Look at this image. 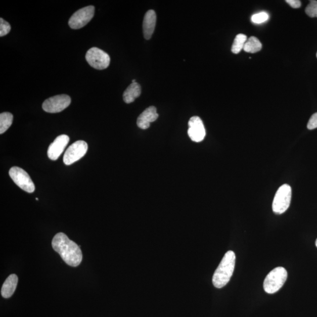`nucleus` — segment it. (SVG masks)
<instances>
[{
	"instance_id": "7ed1b4c3",
	"label": "nucleus",
	"mask_w": 317,
	"mask_h": 317,
	"mask_svg": "<svg viewBox=\"0 0 317 317\" xmlns=\"http://www.w3.org/2000/svg\"><path fill=\"white\" fill-rule=\"evenodd\" d=\"M287 271L282 267H276L269 273L264 280L263 287L266 293L275 294L281 289L287 279Z\"/></svg>"
},
{
	"instance_id": "f03ea898",
	"label": "nucleus",
	"mask_w": 317,
	"mask_h": 317,
	"mask_svg": "<svg viewBox=\"0 0 317 317\" xmlns=\"http://www.w3.org/2000/svg\"><path fill=\"white\" fill-rule=\"evenodd\" d=\"M235 263V253L228 251L214 273L212 282L215 287L221 289L227 285L234 272Z\"/></svg>"
},
{
	"instance_id": "f8f14e48",
	"label": "nucleus",
	"mask_w": 317,
	"mask_h": 317,
	"mask_svg": "<svg viewBox=\"0 0 317 317\" xmlns=\"http://www.w3.org/2000/svg\"><path fill=\"white\" fill-rule=\"evenodd\" d=\"M159 117L156 108L154 106L149 107L142 113L137 119V125L142 129H147L151 123L154 122Z\"/></svg>"
},
{
	"instance_id": "a878e982",
	"label": "nucleus",
	"mask_w": 317,
	"mask_h": 317,
	"mask_svg": "<svg viewBox=\"0 0 317 317\" xmlns=\"http://www.w3.org/2000/svg\"><path fill=\"white\" fill-rule=\"evenodd\" d=\"M316 57H317V53H316Z\"/></svg>"
},
{
	"instance_id": "aec40b11",
	"label": "nucleus",
	"mask_w": 317,
	"mask_h": 317,
	"mask_svg": "<svg viewBox=\"0 0 317 317\" xmlns=\"http://www.w3.org/2000/svg\"><path fill=\"white\" fill-rule=\"evenodd\" d=\"M305 13L311 18L317 17V1L312 0L306 7Z\"/></svg>"
},
{
	"instance_id": "6ab92c4d",
	"label": "nucleus",
	"mask_w": 317,
	"mask_h": 317,
	"mask_svg": "<svg viewBox=\"0 0 317 317\" xmlns=\"http://www.w3.org/2000/svg\"><path fill=\"white\" fill-rule=\"evenodd\" d=\"M269 19L268 14L265 12H261L254 14L251 17V21L254 24H260L268 21Z\"/></svg>"
},
{
	"instance_id": "9b49d317",
	"label": "nucleus",
	"mask_w": 317,
	"mask_h": 317,
	"mask_svg": "<svg viewBox=\"0 0 317 317\" xmlns=\"http://www.w3.org/2000/svg\"><path fill=\"white\" fill-rule=\"evenodd\" d=\"M70 141V138L66 134H61L50 145L48 149V156L50 159L56 160L67 147Z\"/></svg>"
},
{
	"instance_id": "4be33fe9",
	"label": "nucleus",
	"mask_w": 317,
	"mask_h": 317,
	"mask_svg": "<svg viewBox=\"0 0 317 317\" xmlns=\"http://www.w3.org/2000/svg\"><path fill=\"white\" fill-rule=\"evenodd\" d=\"M307 128L312 130L317 128V112L311 116L307 124Z\"/></svg>"
},
{
	"instance_id": "1a4fd4ad",
	"label": "nucleus",
	"mask_w": 317,
	"mask_h": 317,
	"mask_svg": "<svg viewBox=\"0 0 317 317\" xmlns=\"http://www.w3.org/2000/svg\"><path fill=\"white\" fill-rule=\"evenodd\" d=\"M71 98L67 95H59L47 99L42 104L43 111L49 113H58L64 110L70 106Z\"/></svg>"
},
{
	"instance_id": "dca6fc26",
	"label": "nucleus",
	"mask_w": 317,
	"mask_h": 317,
	"mask_svg": "<svg viewBox=\"0 0 317 317\" xmlns=\"http://www.w3.org/2000/svg\"><path fill=\"white\" fill-rule=\"evenodd\" d=\"M261 49L262 44L259 40L255 36H251L247 40L243 50L247 53H256L260 52Z\"/></svg>"
},
{
	"instance_id": "f257e3e1",
	"label": "nucleus",
	"mask_w": 317,
	"mask_h": 317,
	"mask_svg": "<svg viewBox=\"0 0 317 317\" xmlns=\"http://www.w3.org/2000/svg\"><path fill=\"white\" fill-rule=\"evenodd\" d=\"M52 246L68 265L76 267L81 263L82 253L79 246L64 233H59L54 236Z\"/></svg>"
},
{
	"instance_id": "a211bd4d",
	"label": "nucleus",
	"mask_w": 317,
	"mask_h": 317,
	"mask_svg": "<svg viewBox=\"0 0 317 317\" xmlns=\"http://www.w3.org/2000/svg\"><path fill=\"white\" fill-rule=\"evenodd\" d=\"M247 41V36L240 34L237 35L233 42L232 47V52L233 54H239L244 49V46Z\"/></svg>"
},
{
	"instance_id": "4468645a",
	"label": "nucleus",
	"mask_w": 317,
	"mask_h": 317,
	"mask_svg": "<svg viewBox=\"0 0 317 317\" xmlns=\"http://www.w3.org/2000/svg\"><path fill=\"white\" fill-rule=\"evenodd\" d=\"M18 283V277L16 275H10L4 283L2 289V295L4 298H9L15 292Z\"/></svg>"
},
{
	"instance_id": "423d86ee",
	"label": "nucleus",
	"mask_w": 317,
	"mask_h": 317,
	"mask_svg": "<svg viewBox=\"0 0 317 317\" xmlns=\"http://www.w3.org/2000/svg\"><path fill=\"white\" fill-rule=\"evenodd\" d=\"M9 175L18 187L28 193H33L35 185L27 172L19 167H12L9 171Z\"/></svg>"
},
{
	"instance_id": "20e7f679",
	"label": "nucleus",
	"mask_w": 317,
	"mask_h": 317,
	"mask_svg": "<svg viewBox=\"0 0 317 317\" xmlns=\"http://www.w3.org/2000/svg\"><path fill=\"white\" fill-rule=\"evenodd\" d=\"M292 191L290 185L284 184L277 191L273 202L274 213L281 214L285 212L290 207Z\"/></svg>"
},
{
	"instance_id": "f3484780",
	"label": "nucleus",
	"mask_w": 317,
	"mask_h": 317,
	"mask_svg": "<svg viewBox=\"0 0 317 317\" xmlns=\"http://www.w3.org/2000/svg\"><path fill=\"white\" fill-rule=\"evenodd\" d=\"M13 115L10 112H3L0 115V133L3 134L12 125Z\"/></svg>"
},
{
	"instance_id": "6e6552de",
	"label": "nucleus",
	"mask_w": 317,
	"mask_h": 317,
	"mask_svg": "<svg viewBox=\"0 0 317 317\" xmlns=\"http://www.w3.org/2000/svg\"><path fill=\"white\" fill-rule=\"evenodd\" d=\"M94 14L95 7L94 6L83 7L73 14L69 20V25L74 30L81 28L85 26L93 19Z\"/></svg>"
},
{
	"instance_id": "ddd939ff",
	"label": "nucleus",
	"mask_w": 317,
	"mask_h": 317,
	"mask_svg": "<svg viewBox=\"0 0 317 317\" xmlns=\"http://www.w3.org/2000/svg\"><path fill=\"white\" fill-rule=\"evenodd\" d=\"M156 23V14L154 10H149L145 14L143 23V32L145 39H149L154 34Z\"/></svg>"
},
{
	"instance_id": "39448f33",
	"label": "nucleus",
	"mask_w": 317,
	"mask_h": 317,
	"mask_svg": "<svg viewBox=\"0 0 317 317\" xmlns=\"http://www.w3.org/2000/svg\"><path fill=\"white\" fill-rule=\"evenodd\" d=\"M85 58L90 66L97 70H105L110 64L111 58L109 55L97 47L89 49Z\"/></svg>"
},
{
	"instance_id": "393cba45",
	"label": "nucleus",
	"mask_w": 317,
	"mask_h": 317,
	"mask_svg": "<svg viewBox=\"0 0 317 317\" xmlns=\"http://www.w3.org/2000/svg\"><path fill=\"white\" fill-rule=\"evenodd\" d=\"M315 245L317 247V239L316 240V242H315Z\"/></svg>"
},
{
	"instance_id": "b1692460",
	"label": "nucleus",
	"mask_w": 317,
	"mask_h": 317,
	"mask_svg": "<svg viewBox=\"0 0 317 317\" xmlns=\"http://www.w3.org/2000/svg\"><path fill=\"white\" fill-rule=\"evenodd\" d=\"M137 82L136 79L132 80V83Z\"/></svg>"
},
{
	"instance_id": "412c9836",
	"label": "nucleus",
	"mask_w": 317,
	"mask_h": 317,
	"mask_svg": "<svg viewBox=\"0 0 317 317\" xmlns=\"http://www.w3.org/2000/svg\"><path fill=\"white\" fill-rule=\"evenodd\" d=\"M11 30V25L8 22L0 18V36H5L8 34Z\"/></svg>"
},
{
	"instance_id": "2eb2a0df",
	"label": "nucleus",
	"mask_w": 317,
	"mask_h": 317,
	"mask_svg": "<svg viewBox=\"0 0 317 317\" xmlns=\"http://www.w3.org/2000/svg\"><path fill=\"white\" fill-rule=\"evenodd\" d=\"M141 87L139 83H132L123 93V101L126 104L132 103L141 96Z\"/></svg>"
},
{
	"instance_id": "0eeeda50",
	"label": "nucleus",
	"mask_w": 317,
	"mask_h": 317,
	"mask_svg": "<svg viewBox=\"0 0 317 317\" xmlns=\"http://www.w3.org/2000/svg\"><path fill=\"white\" fill-rule=\"evenodd\" d=\"M88 144L83 141H78L72 144L67 149L64 155L63 161L66 165L72 164L81 159L88 151Z\"/></svg>"
},
{
	"instance_id": "5701e85b",
	"label": "nucleus",
	"mask_w": 317,
	"mask_h": 317,
	"mask_svg": "<svg viewBox=\"0 0 317 317\" xmlns=\"http://www.w3.org/2000/svg\"><path fill=\"white\" fill-rule=\"evenodd\" d=\"M286 3L293 9H298L301 6V2L299 0H287Z\"/></svg>"
},
{
	"instance_id": "9d476101",
	"label": "nucleus",
	"mask_w": 317,
	"mask_h": 317,
	"mask_svg": "<svg viewBox=\"0 0 317 317\" xmlns=\"http://www.w3.org/2000/svg\"><path fill=\"white\" fill-rule=\"evenodd\" d=\"M188 125V135L192 141L200 142L205 139V127L204 126L202 119L198 116H193L189 120Z\"/></svg>"
}]
</instances>
